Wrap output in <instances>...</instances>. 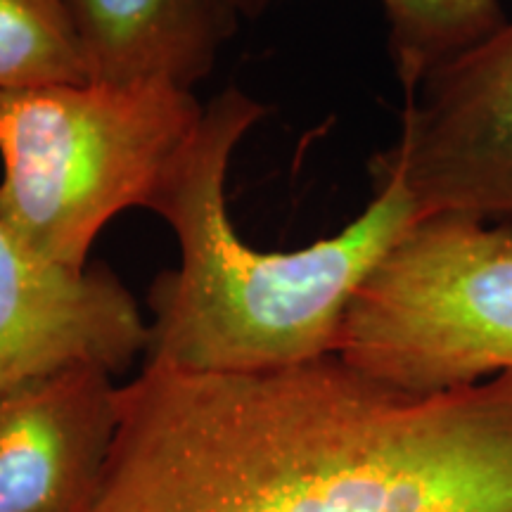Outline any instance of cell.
Returning a JSON list of instances; mask_svg holds the SVG:
<instances>
[{
  "mask_svg": "<svg viewBox=\"0 0 512 512\" xmlns=\"http://www.w3.org/2000/svg\"><path fill=\"white\" fill-rule=\"evenodd\" d=\"M264 105L228 88L204 117L155 214L174 230L178 266L147 294L145 361L190 373H256L335 354L347 309L384 252L418 219L396 181L337 235L290 252L242 238L228 214L230 159Z\"/></svg>",
  "mask_w": 512,
  "mask_h": 512,
  "instance_id": "7a4b0ae2",
  "label": "cell"
},
{
  "mask_svg": "<svg viewBox=\"0 0 512 512\" xmlns=\"http://www.w3.org/2000/svg\"><path fill=\"white\" fill-rule=\"evenodd\" d=\"M230 3H233L235 8H259L266 0H230Z\"/></svg>",
  "mask_w": 512,
  "mask_h": 512,
  "instance_id": "8fae6325",
  "label": "cell"
},
{
  "mask_svg": "<svg viewBox=\"0 0 512 512\" xmlns=\"http://www.w3.org/2000/svg\"><path fill=\"white\" fill-rule=\"evenodd\" d=\"M93 83H164L192 91L209 76L238 10L230 0H62Z\"/></svg>",
  "mask_w": 512,
  "mask_h": 512,
  "instance_id": "ba28073f",
  "label": "cell"
},
{
  "mask_svg": "<svg viewBox=\"0 0 512 512\" xmlns=\"http://www.w3.org/2000/svg\"><path fill=\"white\" fill-rule=\"evenodd\" d=\"M147 347L150 323L110 268L41 259L0 221V396L74 368L117 377Z\"/></svg>",
  "mask_w": 512,
  "mask_h": 512,
  "instance_id": "8992f818",
  "label": "cell"
},
{
  "mask_svg": "<svg viewBox=\"0 0 512 512\" xmlns=\"http://www.w3.org/2000/svg\"><path fill=\"white\" fill-rule=\"evenodd\" d=\"M418 216L512 221V19L406 93L401 133L370 162Z\"/></svg>",
  "mask_w": 512,
  "mask_h": 512,
  "instance_id": "5b68a950",
  "label": "cell"
},
{
  "mask_svg": "<svg viewBox=\"0 0 512 512\" xmlns=\"http://www.w3.org/2000/svg\"><path fill=\"white\" fill-rule=\"evenodd\" d=\"M119 389L107 370L74 368L0 396V512H91Z\"/></svg>",
  "mask_w": 512,
  "mask_h": 512,
  "instance_id": "52a82bcc",
  "label": "cell"
},
{
  "mask_svg": "<svg viewBox=\"0 0 512 512\" xmlns=\"http://www.w3.org/2000/svg\"><path fill=\"white\" fill-rule=\"evenodd\" d=\"M202 117L192 91L164 83L0 93V221L41 259L86 268L121 211H155Z\"/></svg>",
  "mask_w": 512,
  "mask_h": 512,
  "instance_id": "3957f363",
  "label": "cell"
},
{
  "mask_svg": "<svg viewBox=\"0 0 512 512\" xmlns=\"http://www.w3.org/2000/svg\"><path fill=\"white\" fill-rule=\"evenodd\" d=\"M389 55L403 91L463 55L508 22L498 0H380Z\"/></svg>",
  "mask_w": 512,
  "mask_h": 512,
  "instance_id": "9c48e42d",
  "label": "cell"
},
{
  "mask_svg": "<svg viewBox=\"0 0 512 512\" xmlns=\"http://www.w3.org/2000/svg\"><path fill=\"white\" fill-rule=\"evenodd\" d=\"M335 354L415 394L512 373V223L418 216L358 287Z\"/></svg>",
  "mask_w": 512,
  "mask_h": 512,
  "instance_id": "277c9868",
  "label": "cell"
},
{
  "mask_svg": "<svg viewBox=\"0 0 512 512\" xmlns=\"http://www.w3.org/2000/svg\"><path fill=\"white\" fill-rule=\"evenodd\" d=\"M475 456L434 396L337 354L256 373L145 361L91 512H479Z\"/></svg>",
  "mask_w": 512,
  "mask_h": 512,
  "instance_id": "6da1fadb",
  "label": "cell"
},
{
  "mask_svg": "<svg viewBox=\"0 0 512 512\" xmlns=\"http://www.w3.org/2000/svg\"><path fill=\"white\" fill-rule=\"evenodd\" d=\"M86 81L62 0H0V93Z\"/></svg>",
  "mask_w": 512,
  "mask_h": 512,
  "instance_id": "30bf717a",
  "label": "cell"
}]
</instances>
